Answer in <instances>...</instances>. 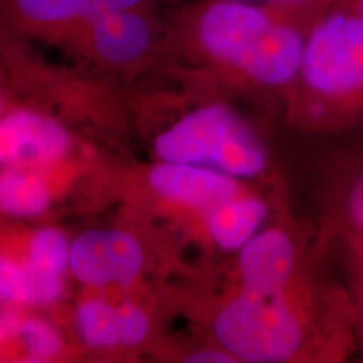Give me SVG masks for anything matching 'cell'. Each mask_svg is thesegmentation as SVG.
<instances>
[{
    "instance_id": "obj_1",
    "label": "cell",
    "mask_w": 363,
    "mask_h": 363,
    "mask_svg": "<svg viewBox=\"0 0 363 363\" xmlns=\"http://www.w3.org/2000/svg\"><path fill=\"white\" fill-rule=\"evenodd\" d=\"M315 17L240 0H206L187 16V35L206 61L267 88L299 78Z\"/></svg>"
},
{
    "instance_id": "obj_2",
    "label": "cell",
    "mask_w": 363,
    "mask_h": 363,
    "mask_svg": "<svg viewBox=\"0 0 363 363\" xmlns=\"http://www.w3.org/2000/svg\"><path fill=\"white\" fill-rule=\"evenodd\" d=\"M288 289H240L214 318L217 343L239 362L279 363L298 357L306 345L308 330Z\"/></svg>"
},
{
    "instance_id": "obj_3",
    "label": "cell",
    "mask_w": 363,
    "mask_h": 363,
    "mask_svg": "<svg viewBox=\"0 0 363 363\" xmlns=\"http://www.w3.org/2000/svg\"><path fill=\"white\" fill-rule=\"evenodd\" d=\"M163 162L194 163L235 179H252L267 167L261 140L242 118L222 104H208L185 115L155 140Z\"/></svg>"
},
{
    "instance_id": "obj_4",
    "label": "cell",
    "mask_w": 363,
    "mask_h": 363,
    "mask_svg": "<svg viewBox=\"0 0 363 363\" xmlns=\"http://www.w3.org/2000/svg\"><path fill=\"white\" fill-rule=\"evenodd\" d=\"M299 83L331 108L363 101V16L330 2L311 22Z\"/></svg>"
},
{
    "instance_id": "obj_5",
    "label": "cell",
    "mask_w": 363,
    "mask_h": 363,
    "mask_svg": "<svg viewBox=\"0 0 363 363\" xmlns=\"http://www.w3.org/2000/svg\"><path fill=\"white\" fill-rule=\"evenodd\" d=\"M143 261L142 244L125 230L93 229L71 242L69 271L91 288L131 284Z\"/></svg>"
},
{
    "instance_id": "obj_6",
    "label": "cell",
    "mask_w": 363,
    "mask_h": 363,
    "mask_svg": "<svg viewBox=\"0 0 363 363\" xmlns=\"http://www.w3.org/2000/svg\"><path fill=\"white\" fill-rule=\"evenodd\" d=\"M74 38L104 65L131 66L153 51L157 29L148 7H138L94 16Z\"/></svg>"
},
{
    "instance_id": "obj_7",
    "label": "cell",
    "mask_w": 363,
    "mask_h": 363,
    "mask_svg": "<svg viewBox=\"0 0 363 363\" xmlns=\"http://www.w3.org/2000/svg\"><path fill=\"white\" fill-rule=\"evenodd\" d=\"M69 148V133L52 118L27 110L0 118V169L51 165Z\"/></svg>"
},
{
    "instance_id": "obj_8",
    "label": "cell",
    "mask_w": 363,
    "mask_h": 363,
    "mask_svg": "<svg viewBox=\"0 0 363 363\" xmlns=\"http://www.w3.org/2000/svg\"><path fill=\"white\" fill-rule=\"evenodd\" d=\"M148 180L160 197L206 214L242 195L239 179L194 163L162 160L150 172Z\"/></svg>"
},
{
    "instance_id": "obj_9",
    "label": "cell",
    "mask_w": 363,
    "mask_h": 363,
    "mask_svg": "<svg viewBox=\"0 0 363 363\" xmlns=\"http://www.w3.org/2000/svg\"><path fill=\"white\" fill-rule=\"evenodd\" d=\"M238 269L242 288L252 291H283L296 269V249L284 230H259L239 249Z\"/></svg>"
},
{
    "instance_id": "obj_10",
    "label": "cell",
    "mask_w": 363,
    "mask_h": 363,
    "mask_svg": "<svg viewBox=\"0 0 363 363\" xmlns=\"http://www.w3.org/2000/svg\"><path fill=\"white\" fill-rule=\"evenodd\" d=\"M76 330L91 348L136 347L150 333V320L133 303L113 305L106 299H88L76 310Z\"/></svg>"
},
{
    "instance_id": "obj_11",
    "label": "cell",
    "mask_w": 363,
    "mask_h": 363,
    "mask_svg": "<svg viewBox=\"0 0 363 363\" xmlns=\"http://www.w3.org/2000/svg\"><path fill=\"white\" fill-rule=\"evenodd\" d=\"M96 11L98 0H0V35L9 29L74 35Z\"/></svg>"
},
{
    "instance_id": "obj_12",
    "label": "cell",
    "mask_w": 363,
    "mask_h": 363,
    "mask_svg": "<svg viewBox=\"0 0 363 363\" xmlns=\"http://www.w3.org/2000/svg\"><path fill=\"white\" fill-rule=\"evenodd\" d=\"M62 350L57 328L40 318L0 315V362H49Z\"/></svg>"
},
{
    "instance_id": "obj_13",
    "label": "cell",
    "mask_w": 363,
    "mask_h": 363,
    "mask_svg": "<svg viewBox=\"0 0 363 363\" xmlns=\"http://www.w3.org/2000/svg\"><path fill=\"white\" fill-rule=\"evenodd\" d=\"M267 217L264 201L239 195L207 212V233L216 246L224 251H239L259 233Z\"/></svg>"
},
{
    "instance_id": "obj_14",
    "label": "cell",
    "mask_w": 363,
    "mask_h": 363,
    "mask_svg": "<svg viewBox=\"0 0 363 363\" xmlns=\"http://www.w3.org/2000/svg\"><path fill=\"white\" fill-rule=\"evenodd\" d=\"M62 291V276L0 256V298L17 305L45 306L56 303Z\"/></svg>"
},
{
    "instance_id": "obj_15",
    "label": "cell",
    "mask_w": 363,
    "mask_h": 363,
    "mask_svg": "<svg viewBox=\"0 0 363 363\" xmlns=\"http://www.w3.org/2000/svg\"><path fill=\"white\" fill-rule=\"evenodd\" d=\"M51 195L45 182L29 169L0 170V212L35 217L48 208Z\"/></svg>"
},
{
    "instance_id": "obj_16",
    "label": "cell",
    "mask_w": 363,
    "mask_h": 363,
    "mask_svg": "<svg viewBox=\"0 0 363 363\" xmlns=\"http://www.w3.org/2000/svg\"><path fill=\"white\" fill-rule=\"evenodd\" d=\"M71 244L61 230L52 227L39 229L33 235L27 249V262L40 271L65 276L69 269Z\"/></svg>"
},
{
    "instance_id": "obj_17",
    "label": "cell",
    "mask_w": 363,
    "mask_h": 363,
    "mask_svg": "<svg viewBox=\"0 0 363 363\" xmlns=\"http://www.w3.org/2000/svg\"><path fill=\"white\" fill-rule=\"evenodd\" d=\"M338 216L345 229L363 244V162L345 179L337 195Z\"/></svg>"
},
{
    "instance_id": "obj_18",
    "label": "cell",
    "mask_w": 363,
    "mask_h": 363,
    "mask_svg": "<svg viewBox=\"0 0 363 363\" xmlns=\"http://www.w3.org/2000/svg\"><path fill=\"white\" fill-rule=\"evenodd\" d=\"M240 2H254V4H266V6L291 9L308 16L316 17L323 9L328 6L330 0H240Z\"/></svg>"
},
{
    "instance_id": "obj_19",
    "label": "cell",
    "mask_w": 363,
    "mask_h": 363,
    "mask_svg": "<svg viewBox=\"0 0 363 363\" xmlns=\"http://www.w3.org/2000/svg\"><path fill=\"white\" fill-rule=\"evenodd\" d=\"M189 363H235L239 362L233 353H229L220 347V350H202L195 352L185 358Z\"/></svg>"
},
{
    "instance_id": "obj_20",
    "label": "cell",
    "mask_w": 363,
    "mask_h": 363,
    "mask_svg": "<svg viewBox=\"0 0 363 363\" xmlns=\"http://www.w3.org/2000/svg\"><path fill=\"white\" fill-rule=\"evenodd\" d=\"M2 111H4V91L0 88V118H2Z\"/></svg>"
}]
</instances>
